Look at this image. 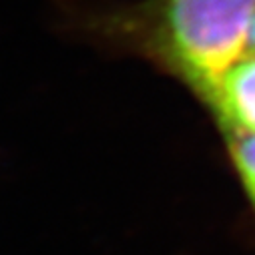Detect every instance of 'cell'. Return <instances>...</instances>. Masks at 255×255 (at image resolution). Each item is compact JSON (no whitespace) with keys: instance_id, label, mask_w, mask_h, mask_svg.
Here are the masks:
<instances>
[{"instance_id":"4","label":"cell","mask_w":255,"mask_h":255,"mask_svg":"<svg viewBox=\"0 0 255 255\" xmlns=\"http://www.w3.org/2000/svg\"><path fill=\"white\" fill-rule=\"evenodd\" d=\"M249 48L255 52V16H253V22H251V30H249Z\"/></svg>"},{"instance_id":"3","label":"cell","mask_w":255,"mask_h":255,"mask_svg":"<svg viewBox=\"0 0 255 255\" xmlns=\"http://www.w3.org/2000/svg\"><path fill=\"white\" fill-rule=\"evenodd\" d=\"M229 157L255 211V133L229 135Z\"/></svg>"},{"instance_id":"1","label":"cell","mask_w":255,"mask_h":255,"mask_svg":"<svg viewBox=\"0 0 255 255\" xmlns=\"http://www.w3.org/2000/svg\"><path fill=\"white\" fill-rule=\"evenodd\" d=\"M255 0H147L105 20L115 44L201 97L249 46Z\"/></svg>"},{"instance_id":"2","label":"cell","mask_w":255,"mask_h":255,"mask_svg":"<svg viewBox=\"0 0 255 255\" xmlns=\"http://www.w3.org/2000/svg\"><path fill=\"white\" fill-rule=\"evenodd\" d=\"M199 99L227 135L255 133V52L233 62Z\"/></svg>"}]
</instances>
